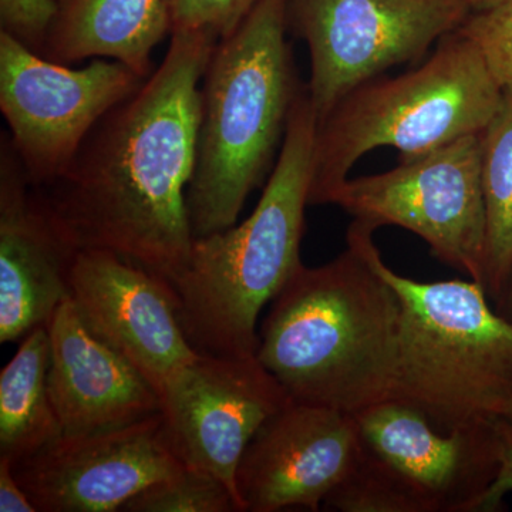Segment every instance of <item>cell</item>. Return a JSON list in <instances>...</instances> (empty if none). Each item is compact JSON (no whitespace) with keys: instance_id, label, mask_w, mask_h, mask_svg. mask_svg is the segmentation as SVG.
Wrapping results in <instances>:
<instances>
[{"instance_id":"15","label":"cell","mask_w":512,"mask_h":512,"mask_svg":"<svg viewBox=\"0 0 512 512\" xmlns=\"http://www.w3.org/2000/svg\"><path fill=\"white\" fill-rule=\"evenodd\" d=\"M77 251L56 227L9 134L0 140V342L47 325L70 295Z\"/></svg>"},{"instance_id":"27","label":"cell","mask_w":512,"mask_h":512,"mask_svg":"<svg viewBox=\"0 0 512 512\" xmlns=\"http://www.w3.org/2000/svg\"><path fill=\"white\" fill-rule=\"evenodd\" d=\"M495 311L503 315L505 319L510 320L512 323V275L510 282H508L507 288L501 296L500 301L494 305Z\"/></svg>"},{"instance_id":"2","label":"cell","mask_w":512,"mask_h":512,"mask_svg":"<svg viewBox=\"0 0 512 512\" xmlns=\"http://www.w3.org/2000/svg\"><path fill=\"white\" fill-rule=\"evenodd\" d=\"M328 264L302 265L271 302L256 357L293 402L349 414L389 399L402 299L359 235Z\"/></svg>"},{"instance_id":"9","label":"cell","mask_w":512,"mask_h":512,"mask_svg":"<svg viewBox=\"0 0 512 512\" xmlns=\"http://www.w3.org/2000/svg\"><path fill=\"white\" fill-rule=\"evenodd\" d=\"M144 80L116 60L72 69L0 30V111L30 184L57 180L93 128Z\"/></svg>"},{"instance_id":"19","label":"cell","mask_w":512,"mask_h":512,"mask_svg":"<svg viewBox=\"0 0 512 512\" xmlns=\"http://www.w3.org/2000/svg\"><path fill=\"white\" fill-rule=\"evenodd\" d=\"M481 181L487 217L483 286L495 305L512 275V87L481 133Z\"/></svg>"},{"instance_id":"29","label":"cell","mask_w":512,"mask_h":512,"mask_svg":"<svg viewBox=\"0 0 512 512\" xmlns=\"http://www.w3.org/2000/svg\"><path fill=\"white\" fill-rule=\"evenodd\" d=\"M504 420L510 421V423H512V406L510 407V410H508L507 414H505Z\"/></svg>"},{"instance_id":"8","label":"cell","mask_w":512,"mask_h":512,"mask_svg":"<svg viewBox=\"0 0 512 512\" xmlns=\"http://www.w3.org/2000/svg\"><path fill=\"white\" fill-rule=\"evenodd\" d=\"M288 9L308 45L318 123L357 87L423 59L473 12L466 0H288Z\"/></svg>"},{"instance_id":"5","label":"cell","mask_w":512,"mask_h":512,"mask_svg":"<svg viewBox=\"0 0 512 512\" xmlns=\"http://www.w3.org/2000/svg\"><path fill=\"white\" fill-rule=\"evenodd\" d=\"M350 228L402 299L389 399L443 433L504 419L512 406V323L495 311L484 286L397 274L376 247V228L359 220Z\"/></svg>"},{"instance_id":"28","label":"cell","mask_w":512,"mask_h":512,"mask_svg":"<svg viewBox=\"0 0 512 512\" xmlns=\"http://www.w3.org/2000/svg\"><path fill=\"white\" fill-rule=\"evenodd\" d=\"M466 2L467 5L470 6L471 10H483L497 5L501 0H466Z\"/></svg>"},{"instance_id":"20","label":"cell","mask_w":512,"mask_h":512,"mask_svg":"<svg viewBox=\"0 0 512 512\" xmlns=\"http://www.w3.org/2000/svg\"><path fill=\"white\" fill-rule=\"evenodd\" d=\"M323 507L340 512H427L420 498L363 443L355 467Z\"/></svg>"},{"instance_id":"1","label":"cell","mask_w":512,"mask_h":512,"mask_svg":"<svg viewBox=\"0 0 512 512\" xmlns=\"http://www.w3.org/2000/svg\"><path fill=\"white\" fill-rule=\"evenodd\" d=\"M217 43L207 32L171 33L143 86L100 120L57 180L33 187L76 251L113 252L170 285L184 271L201 80Z\"/></svg>"},{"instance_id":"17","label":"cell","mask_w":512,"mask_h":512,"mask_svg":"<svg viewBox=\"0 0 512 512\" xmlns=\"http://www.w3.org/2000/svg\"><path fill=\"white\" fill-rule=\"evenodd\" d=\"M39 55L70 66L109 59L150 76L154 49L173 30L170 0H55Z\"/></svg>"},{"instance_id":"22","label":"cell","mask_w":512,"mask_h":512,"mask_svg":"<svg viewBox=\"0 0 512 512\" xmlns=\"http://www.w3.org/2000/svg\"><path fill=\"white\" fill-rule=\"evenodd\" d=\"M477 47L494 79L504 89L512 87V0H501L483 10H473L458 29Z\"/></svg>"},{"instance_id":"12","label":"cell","mask_w":512,"mask_h":512,"mask_svg":"<svg viewBox=\"0 0 512 512\" xmlns=\"http://www.w3.org/2000/svg\"><path fill=\"white\" fill-rule=\"evenodd\" d=\"M360 451L353 414L292 400L259 427L239 461L244 512L319 511Z\"/></svg>"},{"instance_id":"23","label":"cell","mask_w":512,"mask_h":512,"mask_svg":"<svg viewBox=\"0 0 512 512\" xmlns=\"http://www.w3.org/2000/svg\"><path fill=\"white\" fill-rule=\"evenodd\" d=\"M261 0H170L174 32H207L218 40L231 35Z\"/></svg>"},{"instance_id":"14","label":"cell","mask_w":512,"mask_h":512,"mask_svg":"<svg viewBox=\"0 0 512 512\" xmlns=\"http://www.w3.org/2000/svg\"><path fill=\"white\" fill-rule=\"evenodd\" d=\"M355 416L367 450L427 512H477L501 466L497 421L443 433L407 404L386 399Z\"/></svg>"},{"instance_id":"25","label":"cell","mask_w":512,"mask_h":512,"mask_svg":"<svg viewBox=\"0 0 512 512\" xmlns=\"http://www.w3.org/2000/svg\"><path fill=\"white\" fill-rule=\"evenodd\" d=\"M497 431L501 444L500 471L481 500L477 512L503 510L505 495L512 493V423L504 419L497 420Z\"/></svg>"},{"instance_id":"24","label":"cell","mask_w":512,"mask_h":512,"mask_svg":"<svg viewBox=\"0 0 512 512\" xmlns=\"http://www.w3.org/2000/svg\"><path fill=\"white\" fill-rule=\"evenodd\" d=\"M55 12V0H0V30L40 53Z\"/></svg>"},{"instance_id":"13","label":"cell","mask_w":512,"mask_h":512,"mask_svg":"<svg viewBox=\"0 0 512 512\" xmlns=\"http://www.w3.org/2000/svg\"><path fill=\"white\" fill-rule=\"evenodd\" d=\"M70 299L86 328L153 383L158 393L195 352L181 328L173 286L100 249H82L69 275Z\"/></svg>"},{"instance_id":"11","label":"cell","mask_w":512,"mask_h":512,"mask_svg":"<svg viewBox=\"0 0 512 512\" xmlns=\"http://www.w3.org/2000/svg\"><path fill=\"white\" fill-rule=\"evenodd\" d=\"M184 467L160 413L120 429L62 436L13 471L37 512H113Z\"/></svg>"},{"instance_id":"4","label":"cell","mask_w":512,"mask_h":512,"mask_svg":"<svg viewBox=\"0 0 512 512\" xmlns=\"http://www.w3.org/2000/svg\"><path fill=\"white\" fill-rule=\"evenodd\" d=\"M288 0H261L218 40L201 80L197 160L187 192L194 238L237 224L274 170L303 87L288 42Z\"/></svg>"},{"instance_id":"18","label":"cell","mask_w":512,"mask_h":512,"mask_svg":"<svg viewBox=\"0 0 512 512\" xmlns=\"http://www.w3.org/2000/svg\"><path fill=\"white\" fill-rule=\"evenodd\" d=\"M50 336L37 326L0 373V458L15 464L63 436L47 384Z\"/></svg>"},{"instance_id":"3","label":"cell","mask_w":512,"mask_h":512,"mask_svg":"<svg viewBox=\"0 0 512 512\" xmlns=\"http://www.w3.org/2000/svg\"><path fill=\"white\" fill-rule=\"evenodd\" d=\"M316 128L303 87L255 210L239 225L194 238L187 266L171 286L181 328L200 355H256L259 313L301 269Z\"/></svg>"},{"instance_id":"26","label":"cell","mask_w":512,"mask_h":512,"mask_svg":"<svg viewBox=\"0 0 512 512\" xmlns=\"http://www.w3.org/2000/svg\"><path fill=\"white\" fill-rule=\"evenodd\" d=\"M0 511L37 512L29 495L19 484L13 464L5 458H0Z\"/></svg>"},{"instance_id":"21","label":"cell","mask_w":512,"mask_h":512,"mask_svg":"<svg viewBox=\"0 0 512 512\" xmlns=\"http://www.w3.org/2000/svg\"><path fill=\"white\" fill-rule=\"evenodd\" d=\"M126 512H242L234 493L211 474L185 466L148 485L124 504Z\"/></svg>"},{"instance_id":"7","label":"cell","mask_w":512,"mask_h":512,"mask_svg":"<svg viewBox=\"0 0 512 512\" xmlns=\"http://www.w3.org/2000/svg\"><path fill=\"white\" fill-rule=\"evenodd\" d=\"M353 220L396 225L423 239L444 264L483 285L487 217L481 181V134L412 158L393 170L348 178L329 192Z\"/></svg>"},{"instance_id":"16","label":"cell","mask_w":512,"mask_h":512,"mask_svg":"<svg viewBox=\"0 0 512 512\" xmlns=\"http://www.w3.org/2000/svg\"><path fill=\"white\" fill-rule=\"evenodd\" d=\"M47 330V384L63 436L120 429L161 413L153 383L86 328L70 296Z\"/></svg>"},{"instance_id":"6","label":"cell","mask_w":512,"mask_h":512,"mask_svg":"<svg viewBox=\"0 0 512 512\" xmlns=\"http://www.w3.org/2000/svg\"><path fill=\"white\" fill-rule=\"evenodd\" d=\"M503 93L477 47L458 30L412 72L357 87L318 123L309 205L325 204L376 148L392 147L402 160L483 133Z\"/></svg>"},{"instance_id":"10","label":"cell","mask_w":512,"mask_h":512,"mask_svg":"<svg viewBox=\"0 0 512 512\" xmlns=\"http://www.w3.org/2000/svg\"><path fill=\"white\" fill-rule=\"evenodd\" d=\"M160 397L174 453L227 485L242 508L239 461L259 427L292 402L284 387L256 355H198L164 383Z\"/></svg>"}]
</instances>
